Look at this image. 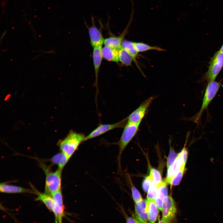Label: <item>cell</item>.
Masks as SVG:
<instances>
[{
	"instance_id": "1",
	"label": "cell",
	"mask_w": 223,
	"mask_h": 223,
	"mask_svg": "<svg viewBox=\"0 0 223 223\" xmlns=\"http://www.w3.org/2000/svg\"><path fill=\"white\" fill-rule=\"evenodd\" d=\"M85 137L82 133L71 130L67 136L59 142L61 151L70 159L80 145L84 142Z\"/></svg>"
},
{
	"instance_id": "2",
	"label": "cell",
	"mask_w": 223,
	"mask_h": 223,
	"mask_svg": "<svg viewBox=\"0 0 223 223\" xmlns=\"http://www.w3.org/2000/svg\"><path fill=\"white\" fill-rule=\"evenodd\" d=\"M222 84L221 81H215L208 82L203 99L201 108L199 112L194 116L189 118L190 120L199 123L203 113L208 107L210 103L215 97Z\"/></svg>"
},
{
	"instance_id": "3",
	"label": "cell",
	"mask_w": 223,
	"mask_h": 223,
	"mask_svg": "<svg viewBox=\"0 0 223 223\" xmlns=\"http://www.w3.org/2000/svg\"><path fill=\"white\" fill-rule=\"evenodd\" d=\"M140 124H135L127 121L124 127L121 136L116 144L119 147L117 162L119 170L121 169V158L125 147L135 136L139 129Z\"/></svg>"
},
{
	"instance_id": "4",
	"label": "cell",
	"mask_w": 223,
	"mask_h": 223,
	"mask_svg": "<svg viewBox=\"0 0 223 223\" xmlns=\"http://www.w3.org/2000/svg\"><path fill=\"white\" fill-rule=\"evenodd\" d=\"M223 67V53L216 52L209 63L208 69L201 79V81L208 82L215 79Z\"/></svg>"
},
{
	"instance_id": "5",
	"label": "cell",
	"mask_w": 223,
	"mask_h": 223,
	"mask_svg": "<svg viewBox=\"0 0 223 223\" xmlns=\"http://www.w3.org/2000/svg\"><path fill=\"white\" fill-rule=\"evenodd\" d=\"M46 174L45 193L51 195L61 189L62 169L58 168L54 172L43 168Z\"/></svg>"
},
{
	"instance_id": "6",
	"label": "cell",
	"mask_w": 223,
	"mask_h": 223,
	"mask_svg": "<svg viewBox=\"0 0 223 223\" xmlns=\"http://www.w3.org/2000/svg\"><path fill=\"white\" fill-rule=\"evenodd\" d=\"M127 117L114 123L100 124L87 136L84 141L93 139L115 129L124 128L127 122Z\"/></svg>"
},
{
	"instance_id": "7",
	"label": "cell",
	"mask_w": 223,
	"mask_h": 223,
	"mask_svg": "<svg viewBox=\"0 0 223 223\" xmlns=\"http://www.w3.org/2000/svg\"><path fill=\"white\" fill-rule=\"evenodd\" d=\"M155 99V97L151 96L142 102L127 117V121L135 124H140L149 107Z\"/></svg>"
},
{
	"instance_id": "8",
	"label": "cell",
	"mask_w": 223,
	"mask_h": 223,
	"mask_svg": "<svg viewBox=\"0 0 223 223\" xmlns=\"http://www.w3.org/2000/svg\"><path fill=\"white\" fill-rule=\"evenodd\" d=\"M177 212L176 203L171 195H168L163 200L162 219L169 223L175 217Z\"/></svg>"
},
{
	"instance_id": "9",
	"label": "cell",
	"mask_w": 223,
	"mask_h": 223,
	"mask_svg": "<svg viewBox=\"0 0 223 223\" xmlns=\"http://www.w3.org/2000/svg\"><path fill=\"white\" fill-rule=\"evenodd\" d=\"M54 201V206L53 212L55 218L59 223H62L63 217L64 215V206L61 190L54 193L51 195Z\"/></svg>"
},
{
	"instance_id": "10",
	"label": "cell",
	"mask_w": 223,
	"mask_h": 223,
	"mask_svg": "<svg viewBox=\"0 0 223 223\" xmlns=\"http://www.w3.org/2000/svg\"><path fill=\"white\" fill-rule=\"evenodd\" d=\"M92 25L88 27L90 42L93 48L102 46L104 39L101 32L95 26L93 17H91Z\"/></svg>"
},
{
	"instance_id": "11",
	"label": "cell",
	"mask_w": 223,
	"mask_h": 223,
	"mask_svg": "<svg viewBox=\"0 0 223 223\" xmlns=\"http://www.w3.org/2000/svg\"><path fill=\"white\" fill-rule=\"evenodd\" d=\"M130 24L129 22L125 28L119 36L116 37L112 36L105 39L103 42L104 45L113 48L120 49L121 47V43L128 32Z\"/></svg>"
},
{
	"instance_id": "12",
	"label": "cell",
	"mask_w": 223,
	"mask_h": 223,
	"mask_svg": "<svg viewBox=\"0 0 223 223\" xmlns=\"http://www.w3.org/2000/svg\"><path fill=\"white\" fill-rule=\"evenodd\" d=\"M147 201L143 199L135 203V210L137 218L142 223H147Z\"/></svg>"
},
{
	"instance_id": "13",
	"label": "cell",
	"mask_w": 223,
	"mask_h": 223,
	"mask_svg": "<svg viewBox=\"0 0 223 223\" xmlns=\"http://www.w3.org/2000/svg\"><path fill=\"white\" fill-rule=\"evenodd\" d=\"M102 48V46L94 47L93 52V60L95 78V83L97 87L100 68L103 58L101 52Z\"/></svg>"
},
{
	"instance_id": "14",
	"label": "cell",
	"mask_w": 223,
	"mask_h": 223,
	"mask_svg": "<svg viewBox=\"0 0 223 223\" xmlns=\"http://www.w3.org/2000/svg\"><path fill=\"white\" fill-rule=\"evenodd\" d=\"M119 49H115L105 46L102 47L101 52L103 58L108 61L118 62L119 61Z\"/></svg>"
},
{
	"instance_id": "15",
	"label": "cell",
	"mask_w": 223,
	"mask_h": 223,
	"mask_svg": "<svg viewBox=\"0 0 223 223\" xmlns=\"http://www.w3.org/2000/svg\"><path fill=\"white\" fill-rule=\"evenodd\" d=\"M1 192L7 193H35L33 190L5 183L0 185Z\"/></svg>"
},
{
	"instance_id": "16",
	"label": "cell",
	"mask_w": 223,
	"mask_h": 223,
	"mask_svg": "<svg viewBox=\"0 0 223 223\" xmlns=\"http://www.w3.org/2000/svg\"><path fill=\"white\" fill-rule=\"evenodd\" d=\"M180 157L178 155L176 160L173 164L168 169L167 176L165 180L167 184H170L171 181L182 166H185Z\"/></svg>"
},
{
	"instance_id": "17",
	"label": "cell",
	"mask_w": 223,
	"mask_h": 223,
	"mask_svg": "<svg viewBox=\"0 0 223 223\" xmlns=\"http://www.w3.org/2000/svg\"><path fill=\"white\" fill-rule=\"evenodd\" d=\"M147 201V212L149 223H155L158 214V208L155 199Z\"/></svg>"
},
{
	"instance_id": "18",
	"label": "cell",
	"mask_w": 223,
	"mask_h": 223,
	"mask_svg": "<svg viewBox=\"0 0 223 223\" xmlns=\"http://www.w3.org/2000/svg\"><path fill=\"white\" fill-rule=\"evenodd\" d=\"M34 190L37 195L36 200L42 201L49 210L53 212L54 206V201L52 196L45 192L44 193L40 192L34 189Z\"/></svg>"
},
{
	"instance_id": "19",
	"label": "cell",
	"mask_w": 223,
	"mask_h": 223,
	"mask_svg": "<svg viewBox=\"0 0 223 223\" xmlns=\"http://www.w3.org/2000/svg\"><path fill=\"white\" fill-rule=\"evenodd\" d=\"M121 47L125 50L131 55L137 67L141 70L137 60L138 53L133 46V42L124 39L121 43Z\"/></svg>"
},
{
	"instance_id": "20",
	"label": "cell",
	"mask_w": 223,
	"mask_h": 223,
	"mask_svg": "<svg viewBox=\"0 0 223 223\" xmlns=\"http://www.w3.org/2000/svg\"><path fill=\"white\" fill-rule=\"evenodd\" d=\"M133 45L138 53L145 52L150 50L164 51L165 50L157 46H151L141 42H133Z\"/></svg>"
},
{
	"instance_id": "21",
	"label": "cell",
	"mask_w": 223,
	"mask_h": 223,
	"mask_svg": "<svg viewBox=\"0 0 223 223\" xmlns=\"http://www.w3.org/2000/svg\"><path fill=\"white\" fill-rule=\"evenodd\" d=\"M133 61L131 55L125 50L121 47L119 50V61L123 65L128 66L131 65Z\"/></svg>"
},
{
	"instance_id": "22",
	"label": "cell",
	"mask_w": 223,
	"mask_h": 223,
	"mask_svg": "<svg viewBox=\"0 0 223 223\" xmlns=\"http://www.w3.org/2000/svg\"><path fill=\"white\" fill-rule=\"evenodd\" d=\"M167 183L165 180H164L157 186V195L163 200L167 197L168 195V189L167 187Z\"/></svg>"
},
{
	"instance_id": "23",
	"label": "cell",
	"mask_w": 223,
	"mask_h": 223,
	"mask_svg": "<svg viewBox=\"0 0 223 223\" xmlns=\"http://www.w3.org/2000/svg\"><path fill=\"white\" fill-rule=\"evenodd\" d=\"M185 166H182L172 179L170 184L176 186L180 183L183 175Z\"/></svg>"
},
{
	"instance_id": "24",
	"label": "cell",
	"mask_w": 223,
	"mask_h": 223,
	"mask_svg": "<svg viewBox=\"0 0 223 223\" xmlns=\"http://www.w3.org/2000/svg\"><path fill=\"white\" fill-rule=\"evenodd\" d=\"M150 174L152 177L153 182L157 186L162 181L160 173L156 169L151 167Z\"/></svg>"
},
{
	"instance_id": "25",
	"label": "cell",
	"mask_w": 223,
	"mask_h": 223,
	"mask_svg": "<svg viewBox=\"0 0 223 223\" xmlns=\"http://www.w3.org/2000/svg\"><path fill=\"white\" fill-rule=\"evenodd\" d=\"M157 185L153 182L151 183L147 195V200L155 199L157 194Z\"/></svg>"
},
{
	"instance_id": "26",
	"label": "cell",
	"mask_w": 223,
	"mask_h": 223,
	"mask_svg": "<svg viewBox=\"0 0 223 223\" xmlns=\"http://www.w3.org/2000/svg\"><path fill=\"white\" fill-rule=\"evenodd\" d=\"M178 154H177L174 149L170 146V150L167 162V169L173 164Z\"/></svg>"
},
{
	"instance_id": "27",
	"label": "cell",
	"mask_w": 223,
	"mask_h": 223,
	"mask_svg": "<svg viewBox=\"0 0 223 223\" xmlns=\"http://www.w3.org/2000/svg\"><path fill=\"white\" fill-rule=\"evenodd\" d=\"M130 183L132 196L134 201L136 203L139 201L143 199L138 190L132 184L131 181Z\"/></svg>"
},
{
	"instance_id": "28",
	"label": "cell",
	"mask_w": 223,
	"mask_h": 223,
	"mask_svg": "<svg viewBox=\"0 0 223 223\" xmlns=\"http://www.w3.org/2000/svg\"><path fill=\"white\" fill-rule=\"evenodd\" d=\"M152 182V178L150 174L146 177L144 179L142 183V187L143 191L145 192H148L150 185Z\"/></svg>"
},
{
	"instance_id": "29",
	"label": "cell",
	"mask_w": 223,
	"mask_h": 223,
	"mask_svg": "<svg viewBox=\"0 0 223 223\" xmlns=\"http://www.w3.org/2000/svg\"><path fill=\"white\" fill-rule=\"evenodd\" d=\"M69 160L67 157L62 153L60 161L58 165V168L62 169Z\"/></svg>"
},
{
	"instance_id": "30",
	"label": "cell",
	"mask_w": 223,
	"mask_h": 223,
	"mask_svg": "<svg viewBox=\"0 0 223 223\" xmlns=\"http://www.w3.org/2000/svg\"><path fill=\"white\" fill-rule=\"evenodd\" d=\"M62 152L58 153L53 156L51 159V161L52 164L58 165L60 161Z\"/></svg>"
},
{
	"instance_id": "31",
	"label": "cell",
	"mask_w": 223,
	"mask_h": 223,
	"mask_svg": "<svg viewBox=\"0 0 223 223\" xmlns=\"http://www.w3.org/2000/svg\"><path fill=\"white\" fill-rule=\"evenodd\" d=\"M155 200L158 209L162 212L163 200L157 195Z\"/></svg>"
},
{
	"instance_id": "32",
	"label": "cell",
	"mask_w": 223,
	"mask_h": 223,
	"mask_svg": "<svg viewBox=\"0 0 223 223\" xmlns=\"http://www.w3.org/2000/svg\"><path fill=\"white\" fill-rule=\"evenodd\" d=\"M127 223H139V221L138 220L125 216Z\"/></svg>"
},
{
	"instance_id": "33",
	"label": "cell",
	"mask_w": 223,
	"mask_h": 223,
	"mask_svg": "<svg viewBox=\"0 0 223 223\" xmlns=\"http://www.w3.org/2000/svg\"><path fill=\"white\" fill-rule=\"evenodd\" d=\"M158 223H169L162 219H161V220L160 221H159Z\"/></svg>"
},
{
	"instance_id": "34",
	"label": "cell",
	"mask_w": 223,
	"mask_h": 223,
	"mask_svg": "<svg viewBox=\"0 0 223 223\" xmlns=\"http://www.w3.org/2000/svg\"><path fill=\"white\" fill-rule=\"evenodd\" d=\"M219 51L222 53H223V44H222V46H221L220 49L219 50Z\"/></svg>"
},
{
	"instance_id": "35",
	"label": "cell",
	"mask_w": 223,
	"mask_h": 223,
	"mask_svg": "<svg viewBox=\"0 0 223 223\" xmlns=\"http://www.w3.org/2000/svg\"><path fill=\"white\" fill-rule=\"evenodd\" d=\"M6 33V31H5V32L3 33V34L2 35L1 37V39L5 35Z\"/></svg>"
},
{
	"instance_id": "36",
	"label": "cell",
	"mask_w": 223,
	"mask_h": 223,
	"mask_svg": "<svg viewBox=\"0 0 223 223\" xmlns=\"http://www.w3.org/2000/svg\"><path fill=\"white\" fill-rule=\"evenodd\" d=\"M55 223H59L58 221L55 218Z\"/></svg>"
},
{
	"instance_id": "37",
	"label": "cell",
	"mask_w": 223,
	"mask_h": 223,
	"mask_svg": "<svg viewBox=\"0 0 223 223\" xmlns=\"http://www.w3.org/2000/svg\"><path fill=\"white\" fill-rule=\"evenodd\" d=\"M139 221V220H138ZM139 223H142L139 221Z\"/></svg>"
}]
</instances>
